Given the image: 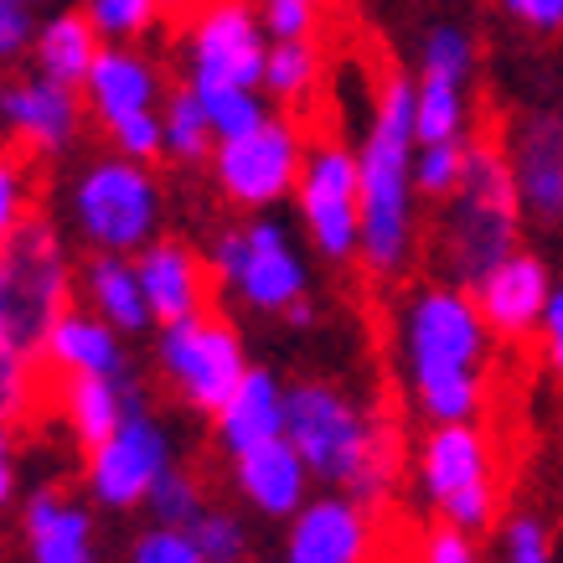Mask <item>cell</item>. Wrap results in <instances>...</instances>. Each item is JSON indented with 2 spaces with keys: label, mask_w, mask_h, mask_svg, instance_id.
Wrapping results in <instances>:
<instances>
[{
  "label": "cell",
  "mask_w": 563,
  "mask_h": 563,
  "mask_svg": "<svg viewBox=\"0 0 563 563\" xmlns=\"http://www.w3.org/2000/svg\"><path fill=\"white\" fill-rule=\"evenodd\" d=\"M84 295H88V306L99 310L114 331H124V336H135V331H145V325L155 321V310H151V300H145V285H140V269L130 254L93 258L84 269Z\"/></svg>",
  "instance_id": "cell-25"
},
{
  "label": "cell",
  "mask_w": 563,
  "mask_h": 563,
  "mask_svg": "<svg viewBox=\"0 0 563 563\" xmlns=\"http://www.w3.org/2000/svg\"><path fill=\"white\" fill-rule=\"evenodd\" d=\"M99 26L88 11H63L52 16L47 26H36L32 36V57H36V73H47L57 84L68 88H84L93 63H99Z\"/></svg>",
  "instance_id": "cell-26"
},
{
  "label": "cell",
  "mask_w": 563,
  "mask_h": 563,
  "mask_svg": "<svg viewBox=\"0 0 563 563\" xmlns=\"http://www.w3.org/2000/svg\"><path fill=\"white\" fill-rule=\"evenodd\" d=\"M109 140H114V151H120L124 161H140V166H151L155 155H166V124H161L155 109L109 124Z\"/></svg>",
  "instance_id": "cell-34"
},
{
  "label": "cell",
  "mask_w": 563,
  "mask_h": 563,
  "mask_svg": "<svg viewBox=\"0 0 563 563\" xmlns=\"http://www.w3.org/2000/svg\"><path fill=\"white\" fill-rule=\"evenodd\" d=\"M197 99L207 109V124H212V135L218 140H233L243 130H254L269 109L258 99V88H197Z\"/></svg>",
  "instance_id": "cell-31"
},
{
  "label": "cell",
  "mask_w": 563,
  "mask_h": 563,
  "mask_svg": "<svg viewBox=\"0 0 563 563\" xmlns=\"http://www.w3.org/2000/svg\"><path fill=\"white\" fill-rule=\"evenodd\" d=\"M181 47L191 88H264L269 26L254 0H202Z\"/></svg>",
  "instance_id": "cell-8"
},
{
  "label": "cell",
  "mask_w": 563,
  "mask_h": 563,
  "mask_svg": "<svg viewBox=\"0 0 563 563\" xmlns=\"http://www.w3.org/2000/svg\"><path fill=\"white\" fill-rule=\"evenodd\" d=\"M161 124H166V155L172 161H207L212 155V145H218V135H212V124H207V109L202 99H197V88H176L172 99H166V109H161Z\"/></svg>",
  "instance_id": "cell-28"
},
{
  "label": "cell",
  "mask_w": 563,
  "mask_h": 563,
  "mask_svg": "<svg viewBox=\"0 0 563 563\" xmlns=\"http://www.w3.org/2000/svg\"><path fill=\"white\" fill-rule=\"evenodd\" d=\"M285 434L306 455L310 476L357 496L362 507H377L398 481V444H393L388 424L336 383H321V377L295 383Z\"/></svg>",
  "instance_id": "cell-3"
},
{
  "label": "cell",
  "mask_w": 563,
  "mask_h": 563,
  "mask_svg": "<svg viewBox=\"0 0 563 563\" xmlns=\"http://www.w3.org/2000/svg\"><path fill=\"white\" fill-rule=\"evenodd\" d=\"M300 5H316V11H321V0H300Z\"/></svg>",
  "instance_id": "cell-46"
},
{
  "label": "cell",
  "mask_w": 563,
  "mask_h": 563,
  "mask_svg": "<svg viewBox=\"0 0 563 563\" xmlns=\"http://www.w3.org/2000/svg\"><path fill=\"white\" fill-rule=\"evenodd\" d=\"M501 559L507 563H553V538L538 517H512L501 532Z\"/></svg>",
  "instance_id": "cell-37"
},
{
  "label": "cell",
  "mask_w": 563,
  "mask_h": 563,
  "mask_svg": "<svg viewBox=\"0 0 563 563\" xmlns=\"http://www.w3.org/2000/svg\"><path fill=\"white\" fill-rule=\"evenodd\" d=\"M486 336L476 295L465 285H424L398 316L404 373L429 424H471L486 398Z\"/></svg>",
  "instance_id": "cell-1"
},
{
  "label": "cell",
  "mask_w": 563,
  "mask_h": 563,
  "mask_svg": "<svg viewBox=\"0 0 563 563\" xmlns=\"http://www.w3.org/2000/svg\"><path fill=\"white\" fill-rule=\"evenodd\" d=\"M0 269H5V290H11V316H16L21 342L42 352L47 325L68 310V254L47 222L26 218L21 233L0 249Z\"/></svg>",
  "instance_id": "cell-13"
},
{
  "label": "cell",
  "mask_w": 563,
  "mask_h": 563,
  "mask_svg": "<svg viewBox=\"0 0 563 563\" xmlns=\"http://www.w3.org/2000/svg\"><path fill=\"white\" fill-rule=\"evenodd\" d=\"M300 172H306V135L285 114H264L254 130L212 145V176H218L222 197L254 207V212L290 197L300 187Z\"/></svg>",
  "instance_id": "cell-10"
},
{
  "label": "cell",
  "mask_w": 563,
  "mask_h": 563,
  "mask_svg": "<svg viewBox=\"0 0 563 563\" xmlns=\"http://www.w3.org/2000/svg\"><path fill=\"white\" fill-rule=\"evenodd\" d=\"M151 517H155V528H191L197 517L207 512V496L202 486H197V476H187V471H166V476L155 481V492H151Z\"/></svg>",
  "instance_id": "cell-32"
},
{
  "label": "cell",
  "mask_w": 563,
  "mask_h": 563,
  "mask_svg": "<svg viewBox=\"0 0 563 563\" xmlns=\"http://www.w3.org/2000/svg\"><path fill=\"white\" fill-rule=\"evenodd\" d=\"M140 285H145V300H151L155 321L172 325L187 321L197 310H207V295H212V279H207V264L191 254L187 243H145L135 258Z\"/></svg>",
  "instance_id": "cell-21"
},
{
  "label": "cell",
  "mask_w": 563,
  "mask_h": 563,
  "mask_svg": "<svg viewBox=\"0 0 563 563\" xmlns=\"http://www.w3.org/2000/svg\"><path fill=\"white\" fill-rule=\"evenodd\" d=\"M543 357L548 367L563 377V279H553V295H548V310H543Z\"/></svg>",
  "instance_id": "cell-42"
},
{
  "label": "cell",
  "mask_w": 563,
  "mask_h": 563,
  "mask_svg": "<svg viewBox=\"0 0 563 563\" xmlns=\"http://www.w3.org/2000/svg\"><path fill=\"white\" fill-rule=\"evenodd\" d=\"M0 120L5 130L36 155H57L68 151L78 124H84V103H78V88L57 84L47 73H32V78H16V84L0 88Z\"/></svg>",
  "instance_id": "cell-17"
},
{
  "label": "cell",
  "mask_w": 563,
  "mask_h": 563,
  "mask_svg": "<svg viewBox=\"0 0 563 563\" xmlns=\"http://www.w3.org/2000/svg\"><path fill=\"white\" fill-rule=\"evenodd\" d=\"M161 0H88V16L99 26V36H140L155 21Z\"/></svg>",
  "instance_id": "cell-36"
},
{
  "label": "cell",
  "mask_w": 563,
  "mask_h": 563,
  "mask_svg": "<svg viewBox=\"0 0 563 563\" xmlns=\"http://www.w3.org/2000/svg\"><path fill=\"white\" fill-rule=\"evenodd\" d=\"M11 496H16V471H11V461H0V512L11 507Z\"/></svg>",
  "instance_id": "cell-43"
},
{
  "label": "cell",
  "mask_w": 563,
  "mask_h": 563,
  "mask_svg": "<svg viewBox=\"0 0 563 563\" xmlns=\"http://www.w3.org/2000/svg\"><path fill=\"white\" fill-rule=\"evenodd\" d=\"M84 93H88V109H93L99 124L109 130V124L130 120V114L155 109V99H161V73L130 47H103L93 73H88Z\"/></svg>",
  "instance_id": "cell-23"
},
{
  "label": "cell",
  "mask_w": 563,
  "mask_h": 563,
  "mask_svg": "<svg viewBox=\"0 0 563 563\" xmlns=\"http://www.w3.org/2000/svg\"><path fill=\"white\" fill-rule=\"evenodd\" d=\"M212 274L222 279V290L264 316H285L306 300V258L295 249L290 228L274 218L228 228L212 249Z\"/></svg>",
  "instance_id": "cell-6"
},
{
  "label": "cell",
  "mask_w": 563,
  "mask_h": 563,
  "mask_svg": "<svg viewBox=\"0 0 563 563\" xmlns=\"http://www.w3.org/2000/svg\"><path fill=\"white\" fill-rule=\"evenodd\" d=\"M373 559V517L357 496H316L290 517L285 563H367Z\"/></svg>",
  "instance_id": "cell-15"
},
{
  "label": "cell",
  "mask_w": 563,
  "mask_h": 563,
  "mask_svg": "<svg viewBox=\"0 0 563 563\" xmlns=\"http://www.w3.org/2000/svg\"><path fill=\"white\" fill-rule=\"evenodd\" d=\"M465 155H471L465 140H419V151H413V187H419V197L450 202L465 176Z\"/></svg>",
  "instance_id": "cell-29"
},
{
  "label": "cell",
  "mask_w": 563,
  "mask_h": 563,
  "mask_svg": "<svg viewBox=\"0 0 563 563\" xmlns=\"http://www.w3.org/2000/svg\"><path fill=\"white\" fill-rule=\"evenodd\" d=\"M321 78V63H316V47H310V36L300 42H274L269 47V63H264V88H269L274 99H306L310 88Z\"/></svg>",
  "instance_id": "cell-30"
},
{
  "label": "cell",
  "mask_w": 563,
  "mask_h": 563,
  "mask_svg": "<svg viewBox=\"0 0 563 563\" xmlns=\"http://www.w3.org/2000/svg\"><path fill=\"white\" fill-rule=\"evenodd\" d=\"M419 486L440 522L486 532L496 517V461L492 440L476 424H434L419 450Z\"/></svg>",
  "instance_id": "cell-7"
},
{
  "label": "cell",
  "mask_w": 563,
  "mask_h": 563,
  "mask_svg": "<svg viewBox=\"0 0 563 563\" xmlns=\"http://www.w3.org/2000/svg\"><path fill=\"white\" fill-rule=\"evenodd\" d=\"M476 73V42L461 26L424 36V63L413 78V130L419 140H465V84Z\"/></svg>",
  "instance_id": "cell-14"
},
{
  "label": "cell",
  "mask_w": 563,
  "mask_h": 563,
  "mask_svg": "<svg viewBox=\"0 0 563 563\" xmlns=\"http://www.w3.org/2000/svg\"><path fill=\"white\" fill-rule=\"evenodd\" d=\"M501 11L538 36H559L563 32V0H501Z\"/></svg>",
  "instance_id": "cell-41"
},
{
  "label": "cell",
  "mask_w": 563,
  "mask_h": 563,
  "mask_svg": "<svg viewBox=\"0 0 563 563\" xmlns=\"http://www.w3.org/2000/svg\"><path fill=\"white\" fill-rule=\"evenodd\" d=\"M26 222V172L16 155H0V249L21 233Z\"/></svg>",
  "instance_id": "cell-38"
},
{
  "label": "cell",
  "mask_w": 563,
  "mask_h": 563,
  "mask_svg": "<svg viewBox=\"0 0 563 563\" xmlns=\"http://www.w3.org/2000/svg\"><path fill=\"white\" fill-rule=\"evenodd\" d=\"M419 563H481L476 553V532L465 528H450V522H440V528L424 538V548H419Z\"/></svg>",
  "instance_id": "cell-39"
},
{
  "label": "cell",
  "mask_w": 563,
  "mask_h": 563,
  "mask_svg": "<svg viewBox=\"0 0 563 563\" xmlns=\"http://www.w3.org/2000/svg\"><path fill=\"white\" fill-rule=\"evenodd\" d=\"M481 306V321L492 325V336H507V342H522L543 325L548 295H553V274L538 254L517 249L496 264L492 274H481V285H471Z\"/></svg>",
  "instance_id": "cell-16"
},
{
  "label": "cell",
  "mask_w": 563,
  "mask_h": 563,
  "mask_svg": "<svg viewBox=\"0 0 563 563\" xmlns=\"http://www.w3.org/2000/svg\"><path fill=\"white\" fill-rule=\"evenodd\" d=\"M413 151H419V130H413V78L393 73L377 88L367 140L357 151L362 176V249L357 258L373 274H398L413 254Z\"/></svg>",
  "instance_id": "cell-2"
},
{
  "label": "cell",
  "mask_w": 563,
  "mask_h": 563,
  "mask_svg": "<svg viewBox=\"0 0 563 563\" xmlns=\"http://www.w3.org/2000/svg\"><path fill=\"white\" fill-rule=\"evenodd\" d=\"M440 249L455 285H465V290L522 249V202H517L512 181V155H501L496 145H471L465 176L450 197V212H444Z\"/></svg>",
  "instance_id": "cell-4"
},
{
  "label": "cell",
  "mask_w": 563,
  "mask_h": 563,
  "mask_svg": "<svg viewBox=\"0 0 563 563\" xmlns=\"http://www.w3.org/2000/svg\"><path fill=\"white\" fill-rule=\"evenodd\" d=\"M233 486L254 512L295 517L310 501V465L295 450L290 434H279V440H264L254 450L233 455Z\"/></svg>",
  "instance_id": "cell-19"
},
{
  "label": "cell",
  "mask_w": 563,
  "mask_h": 563,
  "mask_svg": "<svg viewBox=\"0 0 563 563\" xmlns=\"http://www.w3.org/2000/svg\"><path fill=\"white\" fill-rule=\"evenodd\" d=\"M187 532L197 538V548H202L212 563H243L249 559V528H243V517L222 512V507H207Z\"/></svg>",
  "instance_id": "cell-33"
},
{
  "label": "cell",
  "mask_w": 563,
  "mask_h": 563,
  "mask_svg": "<svg viewBox=\"0 0 563 563\" xmlns=\"http://www.w3.org/2000/svg\"><path fill=\"white\" fill-rule=\"evenodd\" d=\"M32 0H0V63H11L32 47Z\"/></svg>",
  "instance_id": "cell-40"
},
{
  "label": "cell",
  "mask_w": 563,
  "mask_h": 563,
  "mask_svg": "<svg viewBox=\"0 0 563 563\" xmlns=\"http://www.w3.org/2000/svg\"><path fill=\"white\" fill-rule=\"evenodd\" d=\"M130 563H212L187 528H151L130 548Z\"/></svg>",
  "instance_id": "cell-35"
},
{
  "label": "cell",
  "mask_w": 563,
  "mask_h": 563,
  "mask_svg": "<svg viewBox=\"0 0 563 563\" xmlns=\"http://www.w3.org/2000/svg\"><path fill=\"white\" fill-rule=\"evenodd\" d=\"M124 331L103 321L99 310H63L42 336V357L63 377H124Z\"/></svg>",
  "instance_id": "cell-22"
},
{
  "label": "cell",
  "mask_w": 563,
  "mask_h": 563,
  "mask_svg": "<svg viewBox=\"0 0 563 563\" xmlns=\"http://www.w3.org/2000/svg\"><path fill=\"white\" fill-rule=\"evenodd\" d=\"M26 553L32 563H99L93 517L63 492H36L26 501Z\"/></svg>",
  "instance_id": "cell-24"
},
{
  "label": "cell",
  "mask_w": 563,
  "mask_h": 563,
  "mask_svg": "<svg viewBox=\"0 0 563 563\" xmlns=\"http://www.w3.org/2000/svg\"><path fill=\"white\" fill-rule=\"evenodd\" d=\"M300 202V222H306L316 254L331 264L357 258L362 249V176H357V155L325 140L316 151H306V172L295 187Z\"/></svg>",
  "instance_id": "cell-11"
},
{
  "label": "cell",
  "mask_w": 563,
  "mask_h": 563,
  "mask_svg": "<svg viewBox=\"0 0 563 563\" xmlns=\"http://www.w3.org/2000/svg\"><path fill=\"white\" fill-rule=\"evenodd\" d=\"M73 222L99 254H140L161 228V187L140 161H93L73 181Z\"/></svg>",
  "instance_id": "cell-5"
},
{
  "label": "cell",
  "mask_w": 563,
  "mask_h": 563,
  "mask_svg": "<svg viewBox=\"0 0 563 563\" xmlns=\"http://www.w3.org/2000/svg\"><path fill=\"white\" fill-rule=\"evenodd\" d=\"M0 461H11V429H5V413H0Z\"/></svg>",
  "instance_id": "cell-44"
},
{
  "label": "cell",
  "mask_w": 563,
  "mask_h": 563,
  "mask_svg": "<svg viewBox=\"0 0 563 563\" xmlns=\"http://www.w3.org/2000/svg\"><path fill=\"white\" fill-rule=\"evenodd\" d=\"M285 419H290V388L279 383L264 367H249L239 388L228 393V404L212 413V429H218L222 455L233 461L243 450H254L264 440H279L285 434Z\"/></svg>",
  "instance_id": "cell-20"
},
{
  "label": "cell",
  "mask_w": 563,
  "mask_h": 563,
  "mask_svg": "<svg viewBox=\"0 0 563 563\" xmlns=\"http://www.w3.org/2000/svg\"><path fill=\"white\" fill-rule=\"evenodd\" d=\"M172 465H176L172 434L140 404L109 440H99L88 450V492L109 512H135V507L151 501L155 481L166 476Z\"/></svg>",
  "instance_id": "cell-12"
},
{
  "label": "cell",
  "mask_w": 563,
  "mask_h": 563,
  "mask_svg": "<svg viewBox=\"0 0 563 563\" xmlns=\"http://www.w3.org/2000/svg\"><path fill=\"white\" fill-rule=\"evenodd\" d=\"M161 373H166L181 404L218 413L228 404V393L249 377V357H243V342L233 325L212 310H197V316L172 321L161 331Z\"/></svg>",
  "instance_id": "cell-9"
},
{
  "label": "cell",
  "mask_w": 563,
  "mask_h": 563,
  "mask_svg": "<svg viewBox=\"0 0 563 563\" xmlns=\"http://www.w3.org/2000/svg\"><path fill=\"white\" fill-rule=\"evenodd\" d=\"M145 398L130 377H73L68 393H63V413H68L73 434L93 450L99 440H109L114 429L140 409Z\"/></svg>",
  "instance_id": "cell-27"
},
{
  "label": "cell",
  "mask_w": 563,
  "mask_h": 563,
  "mask_svg": "<svg viewBox=\"0 0 563 563\" xmlns=\"http://www.w3.org/2000/svg\"><path fill=\"white\" fill-rule=\"evenodd\" d=\"M176 5H187V0H161V11H176Z\"/></svg>",
  "instance_id": "cell-45"
},
{
  "label": "cell",
  "mask_w": 563,
  "mask_h": 563,
  "mask_svg": "<svg viewBox=\"0 0 563 563\" xmlns=\"http://www.w3.org/2000/svg\"><path fill=\"white\" fill-rule=\"evenodd\" d=\"M512 181L538 228H563V114H532L517 124Z\"/></svg>",
  "instance_id": "cell-18"
}]
</instances>
